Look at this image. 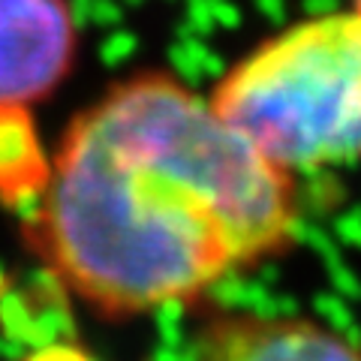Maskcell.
Segmentation results:
<instances>
[{
    "mask_svg": "<svg viewBox=\"0 0 361 361\" xmlns=\"http://www.w3.org/2000/svg\"><path fill=\"white\" fill-rule=\"evenodd\" d=\"M27 241L78 301L135 316L205 295L283 253L295 175L268 163L208 97L135 73L70 121Z\"/></svg>",
    "mask_w": 361,
    "mask_h": 361,
    "instance_id": "cell-1",
    "label": "cell"
},
{
    "mask_svg": "<svg viewBox=\"0 0 361 361\" xmlns=\"http://www.w3.org/2000/svg\"><path fill=\"white\" fill-rule=\"evenodd\" d=\"M211 109L289 175L361 163V16L331 13L259 42Z\"/></svg>",
    "mask_w": 361,
    "mask_h": 361,
    "instance_id": "cell-2",
    "label": "cell"
},
{
    "mask_svg": "<svg viewBox=\"0 0 361 361\" xmlns=\"http://www.w3.org/2000/svg\"><path fill=\"white\" fill-rule=\"evenodd\" d=\"M75 45L66 0H0V106L49 99L73 70Z\"/></svg>",
    "mask_w": 361,
    "mask_h": 361,
    "instance_id": "cell-3",
    "label": "cell"
},
{
    "mask_svg": "<svg viewBox=\"0 0 361 361\" xmlns=\"http://www.w3.org/2000/svg\"><path fill=\"white\" fill-rule=\"evenodd\" d=\"M199 361H361V346L304 316H223Z\"/></svg>",
    "mask_w": 361,
    "mask_h": 361,
    "instance_id": "cell-4",
    "label": "cell"
},
{
    "mask_svg": "<svg viewBox=\"0 0 361 361\" xmlns=\"http://www.w3.org/2000/svg\"><path fill=\"white\" fill-rule=\"evenodd\" d=\"M51 175V154L39 139L33 109L0 106V205L30 214Z\"/></svg>",
    "mask_w": 361,
    "mask_h": 361,
    "instance_id": "cell-5",
    "label": "cell"
},
{
    "mask_svg": "<svg viewBox=\"0 0 361 361\" xmlns=\"http://www.w3.org/2000/svg\"><path fill=\"white\" fill-rule=\"evenodd\" d=\"M353 9H355V13H358V16H361V0H355V6H353Z\"/></svg>",
    "mask_w": 361,
    "mask_h": 361,
    "instance_id": "cell-6",
    "label": "cell"
}]
</instances>
